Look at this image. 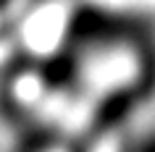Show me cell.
<instances>
[{
    "mask_svg": "<svg viewBox=\"0 0 155 152\" xmlns=\"http://www.w3.org/2000/svg\"><path fill=\"white\" fill-rule=\"evenodd\" d=\"M129 152H155V136H147L145 142H139L137 147H131Z\"/></svg>",
    "mask_w": 155,
    "mask_h": 152,
    "instance_id": "cell-1",
    "label": "cell"
},
{
    "mask_svg": "<svg viewBox=\"0 0 155 152\" xmlns=\"http://www.w3.org/2000/svg\"><path fill=\"white\" fill-rule=\"evenodd\" d=\"M3 3H5V0H0V5H3Z\"/></svg>",
    "mask_w": 155,
    "mask_h": 152,
    "instance_id": "cell-2",
    "label": "cell"
}]
</instances>
